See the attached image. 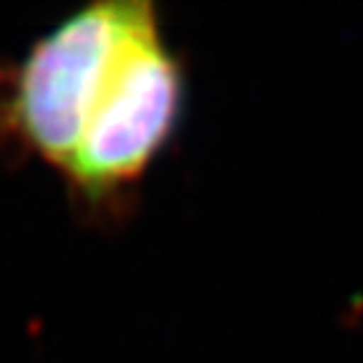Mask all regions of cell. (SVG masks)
<instances>
[{"instance_id": "1", "label": "cell", "mask_w": 363, "mask_h": 363, "mask_svg": "<svg viewBox=\"0 0 363 363\" xmlns=\"http://www.w3.org/2000/svg\"><path fill=\"white\" fill-rule=\"evenodd\" d=\"M154 26L147 3H96L43 35L8 101L21 142L63 169L121 61Z\"/></svg>"}, {"instance_id": "2", "label": "cell", "mask_w": 363, "mask_h": 363, "mask_svg": "<svg viewBox=\"0 0 363 363\" xmlns=\"http://www.w3.org/2000/svg\"><path fill=\"white\" fill-rule=\"evenodd\" d=\"M182 76L159 30L131 45L68 157L66 177L86 197H104L136 179L179 116Z\"/></svg>"}]
</instances>
